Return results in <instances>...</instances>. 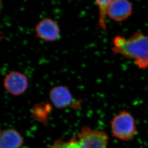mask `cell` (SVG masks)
I'll return each mask as SVG.
<instances>
[{"mask_svg": "<svg viewBox=\"0 0 148 148\" xmlns=\"http://www.w3.org/2000/svg\"><path fill=\"white\" fill-rule=\"evenodd\" d=\"M111 128L113 137L122 141H130L137 133L135 119L125 110L121 111L113 118Z\"/></svg>", "mask_w": 148, "mask_h": 148, "instance_id": "obj_2", "label": "cell"}, {"mask_svg": "<svg viewBox=\"0 0 148 148\" xmlns=\"http://www.w3.org/2000/svg\"><path fill=\"white\" fill-rule=\"evenodd\" d=\"M60 28L56 21L46 18L39 21L35 27V36L47 42H53L59 38Z\"/></svg>", "mask_w": 148, "mask_h": 148, "instance_id": "obj_5", "label": "cell"}, {"mask_svg": "<svg viewBox=\"0 0 148 148\" xmlns=\"http://www.w3.org/2000/svg\"><path fill=\"white\" fill-rule=\"evenodd\" d=\"M112 50L127 59L133 60L140 69L148 67V36L136 32L128 38L117 36L114 38Z\"/></svg>", "mask_w": 148, "mask_h": 148, "instance_id": "obj_1", "label": "cell"}, {"mask_svg": "<svg viewBox=\"0 0 148 148\" xmlns=\"http://www.w3.org/2000/svg\"><path fill=\"white\" fill-rule=\"evenodd\" d=\"M49 98L55 107L59 109L68 108L73 103V98L67 87L58 85L50 90Z\"/></svg>", "mask_w": 148, "mask_h": 148, "instance_id": "obj_7", "label": "cell"}, {"mask_svg": "<svg viewBox=\"0 0 148 148\" xmlns=\"http://www.w3.org/2000/svg\"><path fill=\"white\" fill-rule=\"evenodd\" d=\"M3 85L9 94L16 96L21 95L28 88V78L25 74L21 72L12 71L5 76Z\"/></svg>", "mask_w": 148, "mask_h": 148, "instance_id": "obj_4", "label": "cell"}, {"mask_svg": "<svg viewBox=\"0 0 148 148\" xmlns=\"http://www.w3.org/2000/svg\"><path fill=\"white\" fill-rule=\"evenodd\" d=\"M98 6L99 12V18L98 25L103 30H106V17L108 15V9L111 1H95Z\"/></svg>", "mask_w": 148, "mask_h": 148, "instance_id": "obj_9", "label": "cell"}, {"mask_svg": "<svg viewBox=\"0 0 148 148\" xmlns=\"http://www.w3.org/2000/svg\"><path fill=\"white\" fill-rule=\"evenodd\" d=\"M50 111V107L49 104L40 103L35 106L33 108L32 113L34 117L38 120L46 119L48 112Z\"/></svg>", "mask_w": 148, "mask_h": 148, "instance_id": "obj_10", "label": "cell"}, {"mask_svg": "<svg viewBox=\"0 0 148 148\" xmlns=\"http://www.w3.org/2000/svg\"><path fill=\"white\" fill-rule=\"evenodd\" d=\"M81 148H108V137L105 132L84 127L78 134Z\"/></svg>", "mask_w": 148, "mask_h": 148, "instance_id": "obj_3", "label": "cell"}, {"mask_svg": "<svg viewBox=\"0 0 148 148\" xmlns=\"http://www.w3.org/2000/svg\"><path fill=\"white\" fill-rule=\"evenodd\" d=\"M49 148H81V147L78 140L73 138L67 142L62 139L56 140Z\"/></svg>", "mask_w": 148, "mask_h": 148, "instance_id": "obj_11", "label": "cell"}, {"mask_svg": "<svg viewBox=\"0 0 148 148\" xmlns=\"http://www.w3.org/2000/svg\"><path fill=\"white\" fill-rule=\"evenodd\" d=\"M24 141L20 134L14 129H6L1 134V148H20Z\"/></svg>", "mask_w": 148, "mask_h": 148, "instance_id": "obj_8", "label": "cell"}, {"mask_svg": "<svg viewBox=\"0 0 148 148\" xmlns=\"http://www.w3.org/2000/svg\"><path fill=\"white\" fill-rule=\"evenodd\" d=\"M132 6L130 1L125 0L111 1L108 9V16L114 21L120 22L132 14Z\"/></svg>", "mask_w": 148, "mask_h": 148, "instance_id": "obj_6", "label": "cell"}]
</instances>
